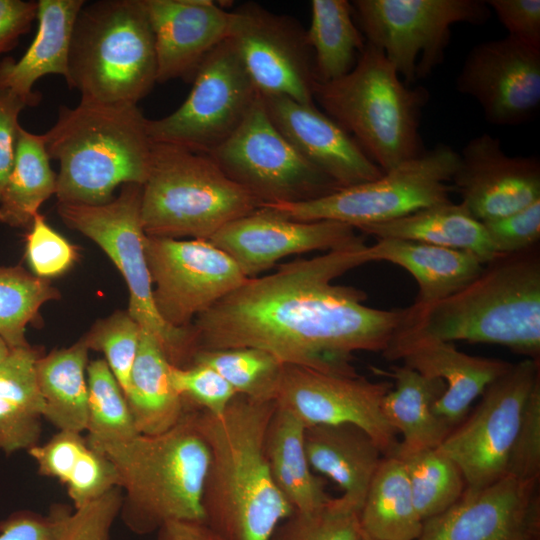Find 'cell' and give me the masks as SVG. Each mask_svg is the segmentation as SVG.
<instances>
[{
	"instance_id": "obj_53",
	"label": "cell",
	"mask_w": 540,
	"mask_h": 540,
	"mask_svg": "<svg viewBox=\"0 0 540 540\" xmlns=\"http://www.w3.org/2000/svg\"><path fill=\"white\" fill-rule=\"evenodd\" d=\"M10 350L8 345L0 337V363L8 356Z\"/></svg>"
},
{
	"instance_id": "obj_31",
	"label": "cell",
	"mask_w": 540,
	"mask_h": 540,
	"mask_svg": "<svg viewBox=\"0 0 540 540\" xmlns=\"http://www.w3.org/2000/svg\"><path fill=\"white\" fill-rule=\"evenodd\" d=\"M40 356L29 345L0 363V450L11 454L38 444L43 400L36 376Z\"/></svg>"
},
{
	"instance_id": "obj_27",
	"label": "cell",
	"mask_w": 540,
	"mask_h": 540,
	"mask_svg": "<svg viewBox=\"0 0 540 540\" xmlns=\"http://www.w3.org/2000/svg\"><path fill=\"white\" fill-rule=\"evenodd\" d=\"M373 371L394 381L382 403L388 423L402 435L394 455L438 448L453 429L433 410L445 391V383L405 365H392L388 371L373 368Z\"/></svg>"
},
{
	"instance_id": "obj_13",
	"label": "cell",
	"mask_w": 540,
	"mask_h": 540,
	"mask_svg": "<svg viewBox=\"0 0 540 540\" xmlns=\"http://www.w3.org/2000/svg\"><path fill=\"white\" fill-rule=\"evenodd\" d=\"M192 81L174 112L148 119V134L153 143L209 154L241 125L259 93L229 38L206 56Z\"/></svg>"
},
{
	"instance_id": "obj_3",
	"label": "cell",
	"mask_w": 540,
	"mask_h": 540,
	"mask_svg": "<svg viewBox=\"0 0 540 540\" xmlns=\"http://www.w3.org/2000/svg\"><path fill=\"white\" fill-rule=\"evenodd\" d=\"M404 309L390 343L420 339L486 343L540 359L539 246L500 254L458 292Z\"/></svg>"
},
{
	"instance_id": "obj_35",
	"label": "cell",
	"mask_w": 540,
	"mask_h": 540,
	"mask_svg": "<svg viewBox=\"0 0 540 540\" xmlns=\"http://www.w3.org/2000/svg\"><path fill=\"white\" fill-rule=\"evenodd\" d=\"M354 20L352 4L347 0L311 1V22L306 32L316 82L337 80L356 65L366 41Z\"/></svg>"
},
{
	"instance_id": "obj_41",
	"label": "cell",
	"mask_w": 540,
	"mask_h": 540,
	"mask_svg": "<svg viewBox=\"0 0 540 540\" xmlns=\"http://www.w3.org/2000/svg\"><path fill=\"white\" fill-rule=\"evenodd\" d=\"M360 509L345 497L330 498L308 511H292L269 540H356Z\"/></svg>"
},
{
	"instance_id": "obj_9",
	"label": "cell",
	"mask_w": 540,
	"mask_h": 540,
	"mask_svg": "<svg viewBox=\"0 0 540 540\" xmlns=\"http://www.w3.org/2000/svg\"><path fill=\"white\" fill-rule=\"evenodd\" d=\"M141 198L142 185L128 183L109 202L59 203L58 213L67 226L93 240L112 260L129 289V315L158 340L172 365L186 367L195 353L193 331L191 326L169 325L156 309L145 254Z\"/></svg>"
},
{
	"instance_id": "obj_12",
	"label": "cell",
	"mask_w": 540,
	"mask_h": 540,
	"mask_svg": "<svg viewBox=\"0 0 540 540\" xmlns=\"http://www.w3.org/2000/svg\"><path fill=\"white\" fill-rule=\"evenodd\" d=\"M208 155L262 205L313 200L340 189L279 132L260 94L236 131Z\"/></svg>"
},
{
	"instance_id": "obj_6",
	"label": "cell",
	"mask_w": 540,
	"mask_h": 540,
	"mask_svg": "<svg viewBox=\"0 0 540 540\" xmlns=\"http://www.w3.org/2000/svg\"><path fill=\"white\" fill-rule=\"evenodd\" d=\"M314 101L366 154L389 171L425 150L420 119L429 93L406 85L381 50L366 42L354 68L327 83L315 82Z\"/></svg>"
},
{
	"instance_id": "obj_20",
	"label": "cell",
	"mask_w": 540,
	"mask_h": 540,
	"mask_svg": "<svg viewBox=\"0 0 540 540\" xmlns=\"http://www.w3.org/2000/svg\"><path fill=\"white\" fill-rule=\"evenodd\" d=\"M416 540H540L539 480L505 475L465 488L451 507L423 521Z\"/></svg>"
},
{
	"instance_id": "obj_17",
	"label": "cell",
	"mask_w": 540,
	"mask_h": 540,
	"mask_svg": "<svg viewBox=\"0 0 540 540\" xmlns=\"http://www.w3.org/2000/svg\"><path fill=\"white\" fill-rule=\"evenodd\" d=\"M390 381H370L359 374L334 375L284 364L275 403L305 426L352 424L365 431L384 456L394 455L399 441L382 411Z\"/></svg>"
},
{
	"instance_id": "obj_43",
	"label": "cell",
	"mask_w": 540,
	"mask_h": 540,
	"mask_svg": "<svg viewBox=\"0 0 540 540\" xmlns=\"http://www.w3.org/2000/svg\"><path fill=\"white\" fill-rule=\"evenodd\" d=\"M170 376L175 390L192 409L220 415L237 395L219 373L206 365H171Z\"/></svg>"
},
{
	"instance_id": "obj_5",
	"label": "cell",
	"mask_w": 540,
	"mask_h": 540,
	"mask_svg": "<svg viewBox=\"0 0 540 540\" xmlns=\"http://www.w3.org/2000/svg\"><path fill=\"white\" fill-rule=\"evenodd\" d=\"M89 443V442H88ZM114 465L124 490L120 514L139 535L172 521H204L202 494L210 453L188 408L174 427L113 443H89Z\"/></svg>"
},
{
	"instance_id": "obj_1",
	"label": "cell",
	"mask_w": 540,
	"mask_h": 540,
	"mask_svg": "<svg viewBox=\"0 0 540 540\" xmlns=\"http://www.w3.org/2000/svg\"><path fill=\"white\" fill-rule=\"evenodd\" d=\"M367 246L294 260L269 275L246 278L195 318V352L252 347L283 364L357 375L353 354L383 353L405 314L369 307L365 291L333 284L369 263Z\"/></svg>"
},
{
	"instance_id": "obj_8",
	"label": "cell",
	"mask_w": 540,
	"mask_h": 540,
	"mask_svg": "<svg viewBox=\"0 0 540 540\" xmlns=\"http://www.w3.org/2000/svg\"><path fill=\"white\" fill-rule=\"evenodd\" d=\"M261 205L208 154L153 143L141 198L147 236L209 240L222 227Z\"/></svg>"
},
{
	"instance_id": "obj_36",
	"label": "cell",
	"mask_w": 540,
	"mask_h": 540,
	"mask_svg": "<svg viewBox=\"0 0 540 540\" xmlns=\"http://www.w3.org/2000/svg\"><path fill=\"white\" fill-rule=\"evenodd\" d=\"M56 188L57 174L50 166L43 135L20 127L14 164L0 198V222L11 227L31 225Z\"/></svg>"
},
{
	"instance_id": "obj_22",
	"label": "cell",
	"mask_w": 540,
	"mask_h": 540,
	"mask_svg": "<svg viewBox=\"0 0 540 540\" xmlns=\"http://www.w3.org/2000/svg\"><path fill=\"white\" fill-rule=\"evenodd\" d=\"M267 114L286 140L339 188L379 178L383 171L357 141L315 105L262 96Z\"/></svg>"
},
{
	"instance_id": "obj_10",
	"label": "cell",
	"mask_w": 540,
	"mask_h": 540,
	"mask_svg": "<svg viewBox=\"0 0 540 540\" xmlns=\"http://www.w3.org/2000/svg\"><path fill=\"white\" fill-rule=\"evenodd\" d=\"M458 162L459 154L440 143L375 180L340 188L313 200L262 206L289 219L332 220L358 230L451 201V180Z\"/></svg>"
},
{
	"instance_id": "obj_25",
	"label": "cell",
	"mask_w": 540,
	"mask_h": 540,
	"mask_svg": "<svg viewBox=\"0 0 540 540\" xmlns=\"http://www.w3.org/2000/svg\"><path fill=\"white\" fill-rule=\"evenodd\" d=\"M85 2L37 1V33L18 61L7 57L0 62V88L11 90L36 105L40 98L33 91V85L37 80L49 74L67 79L74 24Z\"/></svg>"
},
{
	"instance_id": "obj_33",
	"label": "cell",
	"mask_w": 540,
	"mask_h": 540,
	"mask_svg": "<svg viewBox=\"0 0 540 540\" xmlns=\"http://www.w3.org/2000/svg\"><path fill=\"white\" fill-rule=\"evenodd\" d=\"M88 351L82 338L69 348L39 357L36 362L43 417L59 431H86Z\"/></svg>"
},
{
	"instance_id": "obj_47",
	"label": "cell",
	"mask_w": 540,
	"mask_h": 540,
	"mask_svg": "<svg viewBox=\"0 0 540 540\" xmlns=\"http://www.w3.org/2000/svg\"><path fill=\"white\" fill-rule=\"evenodd\" d=\"M482 223L497 254L526 250L540 239V199L515 213Z\"/></svg>"
},
{
	"instance_id": "obj_46",
	"label": "cell",
	"mask_w": 540,
	"mask_h": 540,
	"mask_svg": "<svg viewBox=\"0 0 540 540\" xmlns=\"http://www.w3.org/2000/svg\"><path fill=\"white\" fill-rule=\"evenodd\" d=\"M506 475L522 480L540 478V379L533 386L524 404L509 454Z\"/></svg>"
},
{
	"instance_id": "obj_19",
	"label": "cell",
	"mask_w": 540,
	"mask_h": 540,
	"mask_svg": "<svg viewBox=\"0 0 540 540\" xmlns=\"http://www.w3.org/2000/svg\"><path fill=\"white\" fill-rule=\"evenodd\" d=\"M209 241L229 255L246 278L256 277L290 255L366 245L348 224L293 220L265 206L228 223Z\"/></svg>"
},
{
	"instance_id": "obj_28",
	"label": "cell",
	"mask_w": 540,
	"mask_h": 540,
	"mask_svg": "<svg viewBox=\"0 0 540 540\" xmlns=\"http://www.w3.org/2000/svg\"><path fill=\"white\" fill-rule=\"evenodd\" d=\"M369 262L386 261L409 272L419 293L413 304H432L463 289L482 272L485 263L472 253L436 245L377 239L366 249Z\"/></svg>"
},
{
	"instance_id": "obj_23",
	"label": "cell",
	"mask_w": 540,
	"mask_h": 540,
	"mask_svg": "<svg viewBox=\"0 0 540 540\" xmlns=\"http://www.w3.org/2000/svg\"><path fill=\"white\" fill-rule=\"evenodd\" d=\"M154 37L157 83L193 80L206 56L228 38L230 11L210 0H142Z\"/></svg>"
},
{
	"instance_id": "obj_38",
	"label": "cell",
	"mask_w": 540,
	"mask_h": 540,
	"mask_svg": "<svg viewBox=\"0 0 540 540\" xmlns=\"http://www.w3.org/2000/svg\"><path fill=\"white\" fill-rule=\"evenodd\" d=\"M397 457L404 465L423 521L447 510L463 494L466 483L460 468L438 448Z\"/></svg>"
},
{
	"instance_id": "obj_26",
	"label": "cell",
	"mask_w": 540,
	"mask_h": 540,
	"mask_svg": "<svg viewBox=\"0 0 540 540\" xmlns=\"http://www.w3.org/2000/svg\"><path fill=\"white\" fill-rule=\"evenodd\" d=\"M304 446L311 469L334 481L361 509L384 457L375 441L352 424H319L305 427Z\"/></svg>"
},
{
	"instance_id": "obj_37",
	"label": "cell",
	"mask_w": 540,
	"mask_h": 540,
	"mask_svg": "<svg viewBox=\"0 0 540 540\" xmlns=\"http://www.w3.org/2000/svg\"><path fill=\"white\" fill-rule=\"evenodd\" d=\"M191 364L214 369L238 395L263 402H275L284 367L269 352L252 347L198 350Z\"/></svg>"
},
{
	"instance_id": "obj_54",
	"label": "cell",
	"mask_w": 540,
	"mask_h": 540,
	"mask_svg": "<svg viewBox=\"0 0 540 540\" xmlns=\"http://www.w3.org/2000/svg\"><path fill=\"white\" fill-rule=\"evenodd\" d=\"M356 540H374V539H372L371 537H369L367 534H365V533L362 532V530H361V533H360L359 537H358Z\"/></svg>"
},
{
	"instance_id": "obj_30",
	"label": "cell",
	"mask_w": 540,
	"mask_h": 540,
	"mask_svg": "<svg viewBox=\"0 0 540 540\" xmlns=\"http://www.w3.org/2000/svg\"><path fill=\"white\" fill-rule=\"evenodd\" d=\"M171 365L158 340L141 328L125 395L139 434L166 432L180 422L188 410L172 384Z\"/></svg>"
},
{
	"instance_id": "obj_32",
	"label": "cell",
	"mask_w": 540,
	"mask_h": 540,
	"mask_svg": "<svg viewBox=\"0 0 540 540\" xmlns=\"http://www.w3.org/2000/svg\"><path fill=\"white\" fill-rule=\"evenodd\" d=\"M305 427L294 414L276 405L264 440L272 479L293 511L318 508L331 498L308 462L304 446Z\"/></svg>"
},
{
	"instance_id": "obj_45",
	"label": "cell",
	"mask_w": 540,
	"mask_h": 540,
	"mask_svg": "<svg viewBox=\"0 0 540 540\" xmlns=\"http://www.w3.org/2000/svg\"><path fill=\"white\" fill-rule=\"evenodd\" d=\"M26 256L37 277L48 279L66 272L76 260L75 247L36 214L26 237Z\"/></svg>"
},
{
	"instance_id": "obj_40",
	"label": "cell",
	"mask_w": 540,
	"mask_h": 540,
	"mask_svg": "<svg viewBox=\"0 0 540 540\" xmlns=\"http://www.w3.org/2000/svg\"><path fill=\"white\" fill-rule=\"evenodd\" d=\"M58 298L47 279L20 266L0 267V337L10 349L28 346L26 326L44 303Z\"/></svg>"
},
{
	"instance_id": "obj_51",
	"label": "cell",
	"mask_w": 540,
	"mask_h": 540,
	"mask_svg": "<svg viewBox=\"0 0 540 540\" xmlns=\"http://www.w3.org/2000/svg\"><path fill=\"white\" fill-rule=\"evenodd\" d=\"M37 1L0 0V55L12 49L37 17Z\"/></svg>"
},
{
	"instance_id": "obj_48",
	"label": "cell",
	"mask_w": 540,
	"mask_h": 540,
	"mask_svg": "<svg viewBox=\"0 0 540 540\" xmlns=\"http://www.w3.org/2000/svg\"><path fill=\"white\" fill-rule=\"evenodd\" d=\"M501 24L511 36L540 48V0H488Z\"/></svg>"
},
{
	"instance_id": "obj_50",
	"label": "cell",
	"mask_w": 540,
	"mask_h": 540,
	"mask_svg": "<svg viewBox=\"0 0 540 540\" xmlns=\"http://www.w3.org/2000/svg\"><path fill=\"white\" fill-rule=\"evenodd\" d=\"M58 517L59 507L47 516L17 511L0 522V540H52Z\"/></svg>"
},
{
	"instance_id": "obj_15",
	"label": "cell",
	"mask_w": 540,
	"mask_h": 540,
	"mask_svg": "<svg viewBox=\"0 0 540 540\" xmlns=\"http://www.w3.org/2000/svg\"><path fill=\"white\" fill-rule=\"evenodd\" d=\"M145 254L156 309L176 328H189L193 318L246 279L233 259L209 240L146 235Z\"/></svg>"
},
{
	"instance_id": "obj_11",
	"label": "cell",
	"mask_w": 540,
	"mask_h": 540,
	"mask_svg": "<svg viewBox=\"0 0 540 540\" xmlns=\"http://www.w3.org/2000/svg\"><path fill=\"white\" fill-rule=\"evenodd\" d=\"M366 42L383 52L402 81L411 86L444 60L457 23L483 24L490 8L482 0H355Z\"/></svg>"
},
{
	"instance_id": "obj_16",
	"label": "cell",
	"mask_w": 540,
	"mask_h": 540,
	"mask_svg": "<svg viewBox=\"0 0 540 540\" xmlns=\"http://www.w3.org/2000/svg\"><path fill=\"white\" fill-rule=\"evenodd\" d=\"M228 38L261 96L315 105L313 53L294 18L245 2L230 11Z\"/></svg>"
},
{
	"instance_id": "obj_24",
	"label": "cell",
	"mask_w": 540,
	"mask_h": 540,
	"mask_svg": "<svg viewBox=\"0 0 540 540\" xmlns=\"http://www.w3.org/2000/svg\"><path fill=\"white\" fill-rule=\"evenodd\" d=\"M382 355L445 383L433 410L453 428L464 420L472 402L512 366L500 359L466 354L451 342L427 339L391 342Z\"/></svg>"
},
{
	"instance_id": "obj_18",
	"label": "cell",
	"mask_w": 540,
	"mask_h": 540,
	"mask_svg": "<svg viewBox=\"0 0 540 540\" xmlns=\"http://www.w3.org/2000/svg\"><path fill=\"white\" fill-rule=\"evenodd\" d=\"M493 125H518L540 105V48L511 36L476 44L456 78Z\"/></svg>"
},
{
	"instance_id": "obj_29",
	"label": "cell",
	"mask_w": 540,
	"mask_h": 540,
	"mask_svg": "<svg viewBox=\"0 0 540 540\" xmlns=\"http://www.w3.org/2000/svg\"><path fill=\"white\" fill-rule=\"evenodd\" d=\"M376 239H402L474 254L485 264L497 254L483 223L461 203L435 204L406 216L360 227Z\"/></svg>"
},
{
	"instance_id": "obj_34",
	"label": "cell",
	"mask_w": 540,
	"mask_h": 540,
	"mask_svg": "<svg viewBox=\"0 0 540 540\" xmlns=\"http://www.w3.org/2000/svg\"><path fill=\"white\" fill-rule=\"evenodd\" d=\"M362 532L374 540H416L422 530L402 461L384 456L359 512Z\"/></svg>"
},
{
	"instance_id": "obj_4",
	"label": "cell",
	"mask_w": 540,
	"mask_h": 540,
	"mask_svg": "<svg viewBox=\"0 0 540 540\" xmlns=\"http://www.w3.org/2000/svg\"><path fill=\"white\" fill-rule=\"evenodd\" d=\"M147 122L132 103L81 99L73 108L60 106L42 134L50 159L59 163V203L104 204L120 185H143L153 147Z\"/></svg>"
},
{
	"instance_id": "obj_39",
	"label": "cell",
	"mask_w": 540,
	"mask_h": 540,
	"mask_svg": "<svg viewBox=\"0 0 540 540\" xmlns=\"http://www.w3.org/2000/svg\"><path fill=\"white\" fill-rule=\"evenodd\" d=\"M87 383V441L122 442L138 435L126 396L104 359L88 363Z\"/></svg>"
},
{
	"instance_id": "obj_14",
	"label": "cell",
	"mask_w": 540,
	"mask_h": 540,
	"mask_svg": "<svg viewBox=\"0 0 540 540\" xmlns=\"http://www.w3.org/2000/svg\"><path fill=\"white\" fill-rule=\"evenodd\" d=\"M539 379L540 359L512 364L484 390L472 415L438 447L460 468L466 488H482L506 475L524 404Z\"/></svg>"
},
{
	"instance_id": "obj_44",
	"label": "cell",
	"mask_w": 540,
	"mask_h": 540,
	"mask_svg": "<svg viewBox=\"0 0 540 540\" xmlns=\"http://www.w3.org/2000/svg\"><path fill=\"white\" fill-rule=\"evenodd\" d=\"M121 505L122 490L116 487L74 511L59 507L58 525L52 540H110Z\"/></svg>"
},
{
	"instance_id": "obj_7",
	"label": "cell",
	"mask_w": 540,
	"mask_h": 540,
	"mask_svg": "<svg viewBox=\"0 0 540 540\" xmlns=\"http://www.w3.org/2000/svg\"><path fill=\"white\" fill-rule=\"evenodd\" d=\"M69 87L81 99L132 103L157 83L154 37L142 0L85 2L74 24Z\"/></svg>"
},
{
	"instance_id": "obj_49",
	"label": "cell",
	"mask_w": 540,
	"mask_h": 540,
	"mask_svg": "<svg viewBox=\"0 0 540 540\" xmlns=\"http://www.w3.org/2000/svg\"><path fill=\"white\" fill-rule=\"evenodd\" d=\"M34 106L27 98L11 90L0 88V198L12 170L20 124V112Z\"/></svg>"
},
{
	"instance_id": "obj_52",
	"label": "cell",
	"mask_w": 540,
	"mask_h": 540,
	"mask_svg": "<svg viewBox=\"0 0 540 540\" xmlns=\"http://www.w3.org/2000/svg\"><path fill=\"white\" fill-rule=\"evenodd\" d=\"M156 533L157 540H226L204 521H172Z\"/></svg>"
},
{
	"instance_id": "obj_21",
	"label": "cell",
	"mask_w": 540,
	"mask_h": 540,
	"mask_svg": "<svg viewBox=\"0 0 540 540\" xmlns=\"http://www.w3.org/2000/svg\"><path fill=\"white\" fill-rule=\"evenodd\" d=\"M458 154L451 185L477 220L501 218L540 199L537 156H510L488 133L470 139Z\"/></svg>"
},
{
	"instance_id": "obj_2",
	"label": "cell",
	"mask_w": 540,
	"mask_h": 540,
	"mask_svg": "<svg viewBox=\"0 0 540 540\" xmlns=\"http://www.w3.org/2000/svg\"><path fill=\"white\" fill-rule=\"evenodd\" d=\"M275 408L274 401L237 394L220 415L194 409L210 453L204 522L226 540H269L293 511L272 479L264 451Z\"/></svg>"
},
{
	"instance_id": "obj_42",
	"label": "cell",
	"mask_w": 540,
	"mask_h": 540,
	"mask_svg": "<svg viewBox=\"0 0 540 540\" xmlns=\"http://www.w3.org/2000/svg\"><path fill=\"white\" fill-rule=\"evenodd\" d=\"M140 333V325L127 311L99 320L83 337L89 349L105 355V361L125 395L138 352Z\"/></svg>"
}]
</instances>
